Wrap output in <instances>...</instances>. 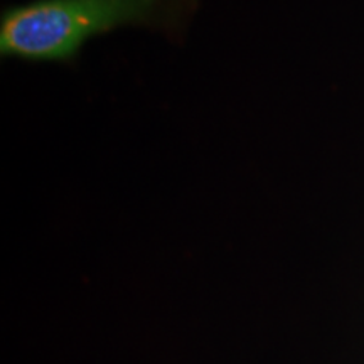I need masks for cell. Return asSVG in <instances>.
I'll return each mask as SVG.
<instances>
[{"mask_svg":"<svg viewBox=\"0 0 364 364\" xmlns=\"http://www.w3.org/2000/svg\"><path fill=\"white\" fill-rule=\"evenodd\" d=\"M194 0H34L4 12L0 51L29 63L76 61L88 41L140 26L181 36Z\"/></svg>","mask_w":364,"mask_h":364,"instance_id":"1","label":"cell"}]
</instances>
